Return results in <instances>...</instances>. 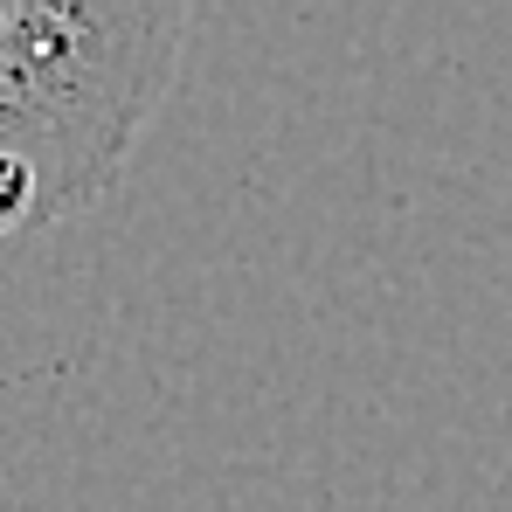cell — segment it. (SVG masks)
I'll use <instances>...</instances> for the list:
<instances>
[{
	"label": "cell",
	"instance_id": "cell-1",
	"mask_svg": "<svg viewBox=\"0 0 512 512\" xmlns=\"http://www.w3.org/2000/svg\"><path fill=\"white\" fill-rule=\"evenodd\" d=\"M187 42L173 0H0V153L42 180V222L118 187Z\"/></svg>",
	"mask_w": 512,
	"mask_h": 512
},
{
	"label": "cell",
	"instance_id": "cell-2",
	"mask_svg": "<svg viewBox=\"0 0 512 512\" xmlns=\"http://www.w3.org/2000/svg\"><path fill=\"white\" fill-rule=\"evenodd\" d=\"M28 222H42V180H35L28 160L0 153V236L28 229Z\"/></svg>",
	"mask_w": 512,
	"mask_h": 512
}]
</instances>
